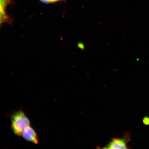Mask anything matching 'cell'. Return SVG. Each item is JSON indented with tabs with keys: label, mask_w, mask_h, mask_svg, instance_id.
Returning <instances> with one entry per match:
<instances>
[{
	"label": "cell",
	"mask_w": 149,
	"mask_h": 149,
	"mask_svg": "<svg viewBox=\"0 0 149 149\" xmlns=\"http://www.w3.org/2000/svg\"><path fill=\"white\" fill-rule=\"evenodd\" d=\"M22 136L25 140L29 142L36 144L39 143L38 135L35 130L30 126L24 130Z\"/></svg>",
	"instance_id": "3"
},
{
	"label": "cell",
	"mask_w": 149,
	"mask_h": 149,
	"mask_svg": "<svg viewBox=\"0 0 149 149\" xmlns=\"http://www.w3.org/2000/svg\"><path fill=\"white\" fill-rule=\"evenodd\" d=\"M143 123L145 125H149V117L145 116L143 119Z\"/></svg>",
	"instance_id": "4"
},
{
	"label": "cell",
	"mask_w": 149,
	"mask_h": 149,
	"mask_svg": "<svg viewBox=\"0 0 149 149\" xmlns=\"http://www.w3.org/2000/svg\"><path fill=\"white\" fill-rule=\"evenodd\" d=\"M78 46L80 49L82 50H84L85 49V46L82 43L80 42L78 44Z\"/></svg>",
	"instance_id": "6"
},
{
	"label": "cell",
	"mask_w": 149,
	"mask_h": 149,
	"mask_svg": "<svg viewBox=\"0 0 149 149\" xmlns=\"http://www.w3.org/2000/svg\"><path fill=\"white\" fill-rule=\"evenodd\" d=\"M131 139V136L130 132H126L124 133L122 138H112L104 149H129L127 144Z\"/></svg>",
	"instance_id": "2"
},
{
	"label": "cell",
	"mask_w": 149,
	"mask_h": 149,
	"mask_svg": "<svg viewBox=\"0 0 149 149\" xmlns=\"http://www.w3.org/2000/svg\"><path fill=\"white\" fill-rule=\"evenodd\" d=\"M40 1L44 3H54L61 0H40Z\"/></svg>",
	"instance_id": "5"
},
{
	"label": "cell",
	"mask_w": 149,
	"mask_h": 149,
	"mask_svg": "<svg viewBox=\"0 0 149 149\" xmlns=\"http://www.w3.org/2000/svg\"><path fill=\"white\" fill-rule=\"evenodd\" d=\"M11 129L15 135L21 136L26 128L30 126V121L25 113L19 110L13 113L11 117Z\"/></svg>",
	"instance_id": "1"
}]
</instances>
